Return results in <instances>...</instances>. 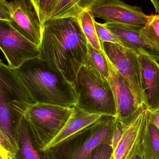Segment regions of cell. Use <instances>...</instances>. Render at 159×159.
Wrapping results in <instances>:
<instances>
[{"instance_id":"obj_1","label":"cell","mask_w":159,"mask_h":159,"mask_svg":"<svg viewBox=\"0 0 159 159\" xmlns=\"http://www.w3.org/2000/svg\"><path fill=\"white\" fill-rule=\"evenodd\" d=\"M88 43L78 19H49L42 25L39 57L73 84L84 65Z\"/></svg>"},{"instance_id":"obj_2","label":"cell","mask_w":159,"mask_h":159,"mask_svg":"<svg viewBox=\"0 0 159 159\" xmlns=\"http://www.w3.org/2000/svg\"><path fill=\"white\" fill-rule=\"evenodd\" d=\"M15 69L34 104L75 106L73 85L45 61L39 57L34 58Z\"/></svg>"},{"instance_id":"obj_3","label":"cell","mask_w":159,"mask_h":159,"mask_svg":"<svg viewBox=\"0 0 159 159\" xmlns=\"http://www.w3.org/2000/svg\"><path fill=\"white\" fill-rule=\"evenodd\" d=\"M33 104L15 69L0 59V130L16 152L20 122Z\"/></svg>"},{"instance_id":"obj_4","label":"cell","mask_w":159,"mask_h":159,"mask_svg":"<svg viewBox=\"0 0 159 159\" xmlns=\"http://www.w3.org/2000/svg\"><path fill=\"white\" fill-rule=\"evenodd\" d=\"M116 119L104 116L95 123L43 149L50 159H85L97 146L112 138Z\"/></svg>"},{"instance_id":"obj_5","label":"cell","mask_w":159,"mask_h":159,"mask_svg":"<svg viewBox=\"0 0 159 159\" xmlns=\"http://www.w3.org/2000/svg\"><path fill=\"white\" fill-rule=\"evenodd\" d=\"M73 85L75 106L78 108L90 114L116 117L115 99L108 80L99 78L82 66Z\"/></svg>"},{"instance_id":"obj_6","label":"cell","mask_w":159,"mask_h":159,"mask_svg":"<svg viewBox=\"0 0 159 159\" xmlns=\"http://www.w3.org/2000/svg\"><path fill=\"white\" fill-rule=\"evenodd\" d=\"M73 107L41 103L30 107L25 116L39 148L44 149L59 133L70 116Z\"/></svg>"},{"instance_id":"obj_7","label":"cell","mask_w":159,"mask_h":159,"mask_svg":"<svg viewBox=\"0 0 159 159\" xmlns=\"http://www.w3.org/2000/svg\"><path fill=\"white\" fill-rule=\"evenodd\" d=\"M101 43L107 61L128 83L138 106L145 105L141 87L139 55L118 43Z\"/></svg>"},{"instance_id":"obj_8","label":"cell","mask_w":159,"mask_h":159,"mask_svg":"<svg viewBox=\"0 0 159 159\" xmlns=\"http://www.w3.org/2000/svg\"><path fill=\"white\" fill-rule=\"evenodd\" d=\"M0 49L8 66L16 69L28 60L40 57L39 47L20 34L9 21L0 20Z\"/></svg>"},{"instance_id":"obj_9","label":"cell","mask_w":159,"mask_h":159,"mask_svg":"<svg viewBox=\"0 0 159 159\" xmlns=\"http://www.w3.org/2000/svg\"><path fill=\"white\" fill-rule=\"evenodd\" d=\"M89 11L93 18L106 22H115L142 29L148 16L138 7L129 5L120 0H97Z\"/></svg>"},{"instance_id":"obj_10","label":"cell","mask_w":159,"mask_h":159,"mask_svg":"<svg viewBox=\"0 0 159 159\" xmlns=\"http://www.w3.org/2000/svg\"><path fill=\"white\" fill-rule=\"evenodd\" d=\"M11 21L20 34L39 47L42 34V26L34 7L30 0H12L10 2Z\"/></svg>"},{"instance_id":"obj_11","label":"cell","mask_w":159,"mask_h":159,"mask_svg":"<svg viewBox=\"0 0 159 159\" xmlns=\"http://www.w3.org/2000/svg\"><path fill=\"white\" fill-rule=\"evenodd\" d=\"M108 64L109 71L108 81L115 99L116 109V118L126 127L133 120L140 107L137 105L134 95L128 83L108 61Z\"/></svg>"},{"instance_id":"obj_12","label":"cell","mask_w":159,"mask_h":159,"mask_svg":"<svg viewBox=\"0 0 159 159\" xmlns=\"http://www.w3.org/2000/svg\"><path fill=\"white\" fill-rule=\"evenodd\" d=\"M141 87L147 110L159 109V64L145 54L138 55Z\"/></svg>"},{"instance_id":"obj_13","label":"cell","mask_w":159,"mask_h":159,"mask_svg":"<svg viewBox=\"0 0 159 159\" xmlns=\"http://www.w3.org/2000/svg\"><path fill=\"white\" fill-rule=\"evenodd\" d=\"M104 25L118 39L120 44L138 55L145 54L159 61V49L150 44L143 36L140 28L115 22H105Z\"/></svg>"},{"instance_id":"obj_14","label":"cell","mask_w":159,"mask_h":159,"mask_svg":"<svg viewBox=\"0 0 159 159\" xmlns=\"http://www.w3.org/2000/svg\"><path fill=\"white\" fill-rule=\"evenodd\" d=\"M146 111L145 105L140 107L133 120L125 127L123 135L114 150L115 159H129L136 151L141 141Z\"/></svg>"},{"instance_id":"obj_15","label":"cell","mask_w":159,"mask_h":159,"mask_svg":"<svg viewBox=\"0 0 159 159\" xmlns=\"http://www.w3.org/2000/svg\"><path fill=\"white\" fill-rule=\"evenodd\" d=\"M17 149L12 159H50L45 150L34 143L30 123L25 116L20 122L17 131Z\"/></svg>"},{"instance_id":"obj_16","label":"cell","mask_w":159,"mask_h":159,"mask_svg":"<svg viewBox=\"0 0 159 159\" xmlns=\"http://www.w3.org/2000/svg\"><path fill=\"white\" fill-rule=\"evenodd\" d=\"M104 116H105L90 114L75 106L73 107L70 116L62 129L47 147L54 145L80 130L95 123Z\"/></svg>"},{"instance_id":"obj_17","label":"cell","mask_w":159,"mask_h":159,"mask_svg":"<svg viewBox=\"0 0 159 159\" xmlns=\"http://www.w3.org/2000/svg\"><path fill=\"white\" fill-rule=\"evenodd\" d=\"M141 147L145 159H159V130L150 118L147 110L143 124Z\"/></svg>"},{"instance_id":"obj_18","label":"cell","mask_w":159,"mask_h":159,"mask_svg":"<svg viewBox=\"0 0 159 159\" xmlns=\"http://www.w3.org/2000/svg\"><path fill=\"white\" fill-rule=\"evenodd\" d=\"M97 0H61L49 19L73 17L79 19L83 12L89 11Z\"/></svg>"},{"instance_id":"obj_19","label":"cell","mask_w":159,"mask_h":159,"mask_svg":"<svg viewBox=\"0 0 159 159\" xmlns=\"http://www.w3.org/2000/svg\"><path fill=\"white\" fill-rule=\"evenodd\" d=\"M83 66L99 78L108 80L109 67L103 51L95 49L89 43L87 56Z\"/></svg>"},{"instance_id":"obj_20","label":"cell","mask_w":159,"mask_h":159,"mask_svg":"<svg viewBox=\"0 0 159 159\" xmlns=\"http://www.w3.org/2000/svg\"><path fill=\"white\" fill-rule=\"evenodd\" d=\"M79 21L83 33L88 43L93 47L99 50H102L101 42L98 38L94 27V19L89 11L83 12L80 16Z\"/></svg>"},{"instance_id":"obj_21","label":"cell","mask_w":159,"mask_h":159,"mask_svg":"<svg viewBox=\"0 0 159 159\" xmlns=\"http://www.w3.org/2000/svg\"><path fill=\"white\" fill-rule=\"evenodd\" d=\"M140 32L150 44L159 49V15L148 16L147 22Z\"/></svg>"},{"instance_id":"obj_22","label":"cell","mask_w":159,"mask_h":159,"mask_svg":"<svg viewBox=\"0 0 159 159\" xmlns=\"http://www.w3.org/2000/svg\"><path fill=\"white\" fill-rule=\"evenodd\" d=\"M34 7L41 25L49 19L61 0H30Z\"/></svg>"},{"instance_id":"obj_23","label":"cell","mask_w":159,"mask_h":159,"mask_svg":"<svg viewBox=\"0 0 159 159\" xmlns=\"http://www.w3.org/2000/svg\"><path fill=\"white\" fill-rule=\"evenodd\" d=\"M112 146V138L96 147L85 159H115Z\"/></svg>"},{"instance_id":"obj_24","label":"cell","mask_w":159,"mask_h":159,"mask_svg":"<svg viewBox=\"0 0 159 159\" xmlns=\"http://www.w3.org/2000/svg\"><path fill=\"white\" fill-rule=\"evenodd\" d=\"M94 27L100 42H109L120 44L117 37L107 29L103 24L94 20Z\"/></svg>"},{"instance_id":"obj_25","label":"cell","mask_w":159,"mask_h":159,"mask_svg":"<svg viewBox=\"0 0 159 159\" xmlns=\"http://www.w3.org/2000/svg\"><path fill=\"white\" fill-rule=\"evenodd\" d=\"M125 127H126L123 126L118 120L116 119L115 128H114L112 138V146L114 150L117 146L119 143L123 135Z\"/></svg>"},{"instance_id":"obj_26","label":"cell","mask_w":159,"mask_h":159,"mask_svg":"<svg viewBox=\"0 0 159 159\" xmlns=\"http://www.w3.org/2000/svg\"><path fill=\"white\" fill-rule=\"evenodd\" d=\"M0 20L11 21L10 3L7 0H0Z\"/></svg>"},{"instance_id":"obj_27","label":"cell","mask_w":159,"mask_h":159,"mask_svg":"<svg viewBox=\"0 0 159 159\" xmlns=\"http://www.w3.org/2000/svg\"><path fill=\"white\" fill-rule=\"evenodd\" d=\"M0 145L12 154H14L16 152V150L12 147L10 142L1 130H0Z\"/></svg>"},{"instance_id":"obj_28","label":"cell","mask_w":159,"mask_h":159,"mask_svg":"<svg viewBox=\"0 0 159 159\" xmlns=\"http://www.w3.org/2000/svg\"><path fill=\"white\" fill-rule=\"evenodd\" d=\"M147 111L153 123L159 130V109L155 111Z\"/></svg>"},{"instance_id":"obj_29","label":"cell","mask_w":159,"mask_h":159,"mask_svg":"<svg viewBox=\"0 0 159 159\" xmlns=\"http://www.w3.org/2000/svg\"><path fill=\"white\" fill-rule=\"evenodd\" d=\"M13 154L0 145V159H12L11 156Z\"/></svg>"},{"instance_id":"obj_30","label":"cell","mask_w":159,"mask_h":159,"mask_svg":"<svg viewBox=\"0 0 159 159\" xmlns=\"http://www.w3.org/2000/svg\"><path fill=\"white\" fill-rule=\"evenodd\" d=\"M129 159H145L143 154H142V150H141V141H140L139 147L136 149L135 152H134V154Z\"/></svg>"},{"instance_id":"obj_31","label":"cell","mask_w":159,"mask_h":159,"mask_svg":"<svg viewBox=\"0 0 159 159\" xmlns=\"http://www.w3.org/2000/svg\"><path fill=\"white\" fill-rule=\"evenodd\" d=\"M151 1L154 5L157 12L159 13V0H151Z\"/></svg>"}]
</instances>
